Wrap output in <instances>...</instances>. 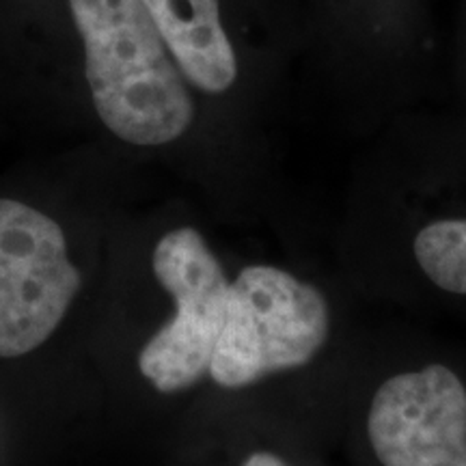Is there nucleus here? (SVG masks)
<instances>
[{
	"mask_svg": "<svg viewBox=\"0 0 466 466\" xmlns=\"http://www.w3.org/2000/svg\"><path fill=\"white\" fill-rule=\"evenodd\" d=\"M415 258L436 288L466 296V220L425 225L415 238Z\"/></svg>",
	"mask_w": 466,
	"mask_h": 466,
	"instance_id": "0eeeda50",
	"label": "nucleus"
},
{
	"mask_svg": "<svg viewBox=\"0 0 466 466\" xmlns=\"http://www.w3.org/2000/svg\"><path fill=\"white\" fill-rule=\"evenodd\" d=\"M242 466H288L283 462L281 458H277L275 453H268V451H255L244 460Z\"/></svg>",
	"mask_w": 466,
	"mask_h": 466,
	"instance_id": "6e6552de",
	"label": "nucleus"
},
{
	"mask_svg": "<svg viewBox=\"0 0 466 466\" xmlns=\"http://www.w3.org/2000/svg\"><path fill=\"white\" fill-rule=\"evenodd\" d=\"M184 78L203 93H225L238 80V58L218 0H141Z\"/></svg>",
	"mask_w": 466,
	"mask_h": 466,
	"instance_id": "423d86ee",
	"label": "nucleus"
},
{
	"mask_svg": "<svg viewBox=\"0 0 466 466\" xmlns=\"http://www.w3.org/2000/svg\"><path fill=\"white\" fill-rule=\"evenodd\" d=\"M80 285L61 225L0 199V359L25 357L48 341Z\"/></svg>",
	"mask_w": 466,
	"mask_h": 466,
	"instance_id": "20e7f679",
	"label": "nucleus"
},
{
	"mask_svg": "<svg viewBox=\"0 0 466 466\" xmlns=\"http://www.w3.org/2000/svg\"><path fill=\"white\" fill-rule=\"evenodd\" d=\"M329 330L322 291L281 268L247 266L231 281L208 374L218 387H248L268 374L307 365Z\"/></svg>",
	"mask_w": 466,
	"mask_h": 466,
	"instance_id": "f03ea898",
	"label": "nucleus"
},
{
	"mask_svg": "<svg viewBox=\"0 0 466 466\" xmlns=\"http://www.w3.org/2000/svg\"><path fill=\"white\" fill-rule=\"evenodd\" d=\"M151 266L158 283L171 294L175 316L145 343L138 370L160 393H177L208 374L225 326L231 283L192 227L162 236Z\"/></svg>",
	"mask_w": 466,
	"mask_h": 466,
	"instance_id": "7ed1b4c3",
	"label": "nucleus"
},
{
	"mask_svg": "<svg viewBox=\"0 0 466 466\" xmlns=\"http://www.w3.org/2000/svg\"><path fill=\"white\" fill-rule=\"evenodd\" d=\"M367 436L382 466H466V389L445 365L389 378Z\"/></svg>",
	"mask_w": 466,
	"mask_h": 466,
	"instance_id": "39448f33",
	"label": "nucleus"
},
{
	"mask_svg": "<svg viewBox=\"0 0 466 466\" xmlns=\"http://www.w3.org/2000/svg\"><path fill=\"white\" fill-rule=\"evenodd\" d=\"M102 124L130 145L177 141L195 119L188 80L141 0H69Z\"/></svg>",
	"mask_w": 466,
	"mask_h": 466,
	"instance_id": "f257e3e1",
	"label": "nucleus"
}]
</instances>
